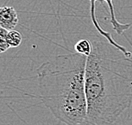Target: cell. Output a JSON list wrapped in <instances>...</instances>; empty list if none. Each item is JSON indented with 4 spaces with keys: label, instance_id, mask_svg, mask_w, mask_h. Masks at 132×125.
<instances>
[{
    "label": "cell",
    "instance_id": "277c9868",
    "mask_svg": "<svg viewBox=\"0 0 132 125\" xmlns=\"http://www.w3.org/2000/svg\"><path fill=\"white\" fill-rule=\"evenodd\" d=\"M19 18L13 7H2L0 8V27L12 31L18 25Z\"/></svg>",
    "mask_w": 132,
    "mask_h": 125
},
{
    "label": "cell",
    "instance_id": "8992f818",
    "mask_svg": "<svg viewBox=\"0 0 132 125\" xmlns=\"http://www.w3.org/2000/svg\"><path fill=\"white\" fill-rule=\"evenodd\" d=\"M6 41L10 47H17L20 45L22 41V35L19 31H9L7 37H6Z\"/></svg>",
    "mask_w": 132,
    "mask_h": 125
},
{
    "label": "cell",
    "instance_id": "3957f363",
    "mask_svg": "<svg viewBox=\"0 0 132 125\" xmlns=\"http://www.w3.org/2000/svg\"><path fill=\"white\" fill-rule=\"evenodd\" d=\"M97 1H105L108 4V5H109V13H110V21H111V24H112V25H113V29L114 30V31H116V33L118 35H122L125 31H127V30L130 29L131 25L130 24H121L118 21V20L116 19V16H115L114 8H113V0H90V4H91V18H92V23H93L95 28L97 30V31L103 35V37L106 38L107 41H109L110 44H112V45L116 47L117 48H119L125 56H126V57L130 58L131 57V52H129L125 47H123L120 45V44L116 42V41L113 40V38L111 37V35L109 33V32H107L106 31H104V30H103L101 28L100 25L98 24L97 18H96L95 4Z\"/></svg>",
    "mask_w": 132,
    "mask_h": 125
},
{
    "label": "cell",
    "instance_id": "6da1fadb",
    "mask_svg": "<svg viewBox=\"0 0 132 125\" xmlns=\"http://www.w3.org/2000/svg\"><path fill=\"white\" fill-rule=\"evenodd\" d=\"M92 43L85 73L87 112L80 125H113L132 104V60L109 41Z\"/></svg>",
    "mask_w": 132,
    "mask_h": 125
},
{
    "label": "cell",
    "instance_id": "52a82bcc",
    "mask_svg": "<svg viewBox=\"0 0 132 125\" xmlns=\"http://www.w3.org/2000/svg\"><path fill=\"white\" fill-rule=\"evenodd\" d=\"M8 32V30L3 27L0 28V52H4L9 48H10V45H9L7 41H6V37H7Z\"/></svg>",
    "mask_w": 132,
    "mask_h": 125
},
{
    "label": "cell",
    "instance_id": "7a4b0ae2",
    "mask_svg": "<svg viewBox=\"0 0 132 125\" xmlns=\"http://www.w3.org/2000/svg\"><path fill=\"white\" fill-rule=\"evenodd\" d=\"M87 57L75 52L56 56L37 69L42 102L67 125H80L86 118L85 73Z\"/></svg>",
    "mask_w": 132,
    "mask_h": 125
},
{
    "label": "cell",
    "instance_id": "5b68a950",
    "mask_svg": "<svg viewBox=\"0 0 132 125\" xmlns=\"http://www.w3.org/2000/svg\"><path fill=\"white\" fill-rule=\"evenodd\" d=\"M75 50H76V52L88 57V56L91 54L92 50V41H90L89 40H86V39L80 40L79 41H77L76 44L75 45Z\"/></svg>",
    "mask_w": 132,
    "mask_h": 125
}]
</instances>
